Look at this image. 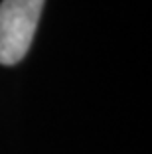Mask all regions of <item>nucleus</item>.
Listing matches in <instances>:
<instances>
[{"instance_id":"obj_1","label":"nucleus","mask_w":152,"mask_h":154,"mask_svg":"<svg viewBox=\"0 0 152 154\" xmlns=\"http://www.w3.org/2000/svg\"><path fill=\"white\" fill-rule=\"evenodd\" d=\"M45 0L0 2V63L16 65L28 54Z\"/></svg>"}]
</instances>
